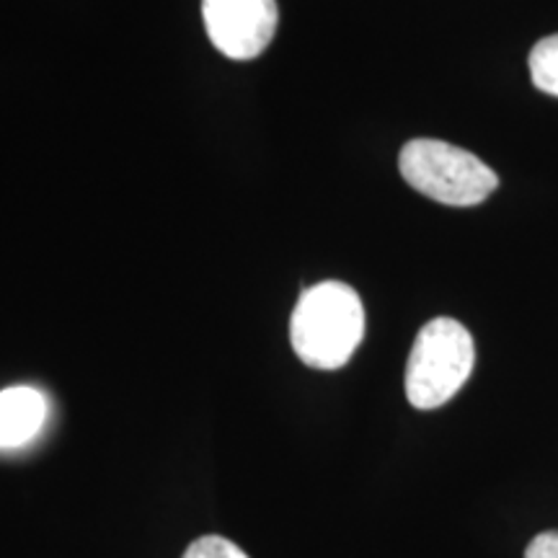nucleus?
Listing matches in <instances>:
<instances>
[{
  "instance_id": "nucleus-1",
  "label": "nucleus",
  "mask_w": 558,
  "mask_h": 558,
  "mask_svg": "<svg viewBox=\"0 0 558 558\" xmlns=\"http://www.w3.org/2000/svg\"><path fill=\"white\" fill-rule=\"evenodd\" d=\"M365 337V308L344 282L313 284L290 318V341L300 360L316 369L344 367Z\"/></svg>"
},
{
  "instance_id": "nucleus-2",
  "label": "nucleus",
  "mask_w": 558,
  "mask_h": 558,
  "mask_svg": "<svg viewBox=\"0 0 558 558\" xmlns=\"http://www.w3.org/2000/svg\"><path fill=\"white\" fill-rule=\"evenodd\" d=\"M399 169L411 190L450 207L481 205L499 186L497 173L478 156L432 137L403 145Z\"/></svg>"
},
{
  "instance_id": "nucleus-3",
  "label": "nucleus",
  "mask_w": 558,
  "mask_h": 558,
  "mask_svg": "<svg viewBox=\"0 0 558 558\" xmlns=\"http://www.w3.org/2000/svg\"><path fill=\"white\" fill-rule=\"evenodd\" d=\"M476 365L473 337L456 318H435L422 326L407 362V399L414 409L445 407Z\"/></svg>"
},
{
  "instance_id": "nucleus-4",
  "label": "nucleus",
  "mask_w": 558,
  "mask_h": 558,
  "mask_svg": "<svg viewBox=\"0 0 558 558\" xmlns=\"http://www.w3.org/2000/svg\"><path fill=\"white\" fill-rule=\"evenodd\" d=\"M202 19L215 50L230 60H254L277 34V0H202Z\"/></svg>"
},
{
  "instance_id": "nucleus-5",
  "label": "nucleus",
  "mask_w": 558,
  "mask_h": 558,
  "mask_svg": "<svg viewBox=\"0 0 558 558\" xmlns=\"http://www.w3.org/2000/svg\"><path fill=\"white\" fill-rule=\"evenodd\" d=\"M47 422V399L32 386L0 390V450L29 445Z\"/></svg>"
},
{
  "instance_id": "nucleus-6",
  "label": "nucleus",
  "mask_w": 558,
  "mask_h": 558,
  "mask_svg": "<svg viewBox=\"0 0 558 558\" xmlns=\"http://www.w3.org/2000/svg\"><path fill=\"white\" fill-rule=\"evenodd\" d=\"M530 78L543 94L558 96V34L541 39L530 50Z\"/></svg>"
},
{
  "instance_id": "nucleus-7",
  "label": "nucleus",
  "mask_w": 558,
  "mask_h": 558,
  "mask_svg": "<svg viewBox=\"0 0 558 558\" xmlns=\"http://www.w3.org/2000/svg\"><path fill=\"white\" fill-rule=\"evenodd\" d=\"M184 558H248L233 541L222 538V535H205L197 538L186 548Z\"/></svg>"
},
{
  "instance_id": "nucleus-8",
  "label": "nucleus",
  "mask_w": 558,
  "mask_h": 558,
  "mask_svg": "<svg viewBox=\"0 0 558 558\" xmlns=\"http://www.w3.org/2000/svg\"><path fill=\"white\" fill-rule=\"evenodd\" d=\"M525 558H558V530H546L527 543Z\"/></svg>"
}]
</instances>
